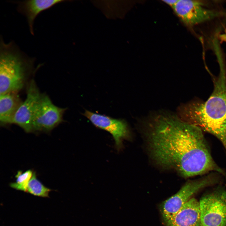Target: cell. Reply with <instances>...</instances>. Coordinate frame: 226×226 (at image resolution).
I'll return each instance as SVG.
<instances>
[{
	"mask_svg": "<svg viewBox=\"0 0 226 226\" xmlns=\"http://www.w3.org/2000/svg\"><path fill=\"white\" fill-rule=\"evenodd\" d=\"M65 1L62 0H28L15 1L17 10L26 18L30 33L34 35L33 25L37 16L42 11Z\"/></svg>",
	"mask_w": 226,
	"mask_h": 226,
	"instance_id": "11",
	"label": "cell"
},
{
	"mask_svg": "<svg viewBox=\"0 0 226 226\" xmlns=\"http://www.w3.org/2000/svg\"><path fill=\"white\" fill-rule=\"evenodd\" d=\"M82 114L96 127L111 134L118 150L121 148L123 140L128 138L129 136L128 125L123 119L114 118L86 110Z\"/></svg>",
	"mask_w": 226,
	"mask_h": 226,
	"instance_id": "8",
	"label": "cell"
},
{
	"mask_svg": "<svg viewBox=\"0 0 226 226\" xmlns=\"http://www.w3.org/2000/svg\"><path fill=\"white\" fill-rule=\"evenodd\" d=\"M200 226H226V190L220 189L199 201Z\"/></svg>",
	"mask_w": 226,
	"mask_h": 226,
	"instance_id": "5",
	"label": "cell"
},
{
	"mask_svg": "<svg viewBox=\"0 0 226 226\" xmlns=\"http://www.w3.org/2000/svg\"><path fill=\"white\" fill-rule=\"evenodd\" d=\"M33 173L34 172L31 170H28L24 172L18 171L15 175L16 181L11 183L10 186L16 190L25 192L27 185Z\"/></svg>",
	"mask_w": 226,
	"mask_h": 226,
	"instance_id": "14",
	"label": "cell"
},
{
	"mask_svg": "<svg viewBox=\"0 0 226 226\" xmlns=\"http://www.w3.org/2000/svg\"><path fill=\"white\" fill-rule=\"evenodd\" d=\"M218 181L216 175H210L186 183L175 194L164 201L161 206V211L164 221L166 223L201 189L210 186Z\"/></svg>",
	"mask_w": 226,
	"mask_h": 226,
	"instance_id": "4",
	"label": "cell"
},
{
	"mask_svg": "<svg viewBox=\"0 0 226 226\" xmlns=\"http://www.w3.org/2000/svg\"><path fill=\"white\" fill-rule=\"evenodd\" d=\"M41 94L34 80L32 79L27 88L26 98L16 112L12 124L19 126L27 133L33 132V118Z\"/></svg>",
	"mask_w": 226,
	"mask_h": 226,
	"instance_id": "9",
	"label": "cell"
},
{
	"mask_svg": "<svg viewBox=\"0 0 226 226\" xmlns=\"http://www.w3.org/2000/svg\"><path fill=\"white\" fill-rule=\"evenodd\" d=\"M219 63L220 73L208 99L182 104L176 113L183 121L215 136L226 150V73L222 62Z\"/></svg>",
	"mask_w": 226,
	"mask_h": 226,
	"instance_id": "2",
	"label": "cell"
},
{
	"mask_svg": "<svg viewBox=\"0 0 226 226\" xmlns=\"http://www.w3.org/2000/svg\"><path fill=\"white\" fill-rule=\"evenodd\" d=\"M178 0H162L167 4L170 6L172 8L175 5Z\"/></svg>",
	"mask_w": 226,
	"mask_h": 226,
	"instance_id": "15",
	"label": "cell"
},
{
	"mask_svg": "<svg viewBox=\"0 0 226 226\" xmlns=\"http://www.w3.org/2000/svg\"><path fill=\"white\" fill-rule=\"evenodd\" d=\"M22 102L17 93L0 94V122L4 126L12 124L14 115Z\"/></svg>",
	"mask_w": 226,
	"mask_h": 226,
	"instance_id": "12",
	"label": "cell"
},
{
	"mask_svg": "<svg viewBox=\"0 0 226 226\" xmlns=\"http://www.w3.org/2000/svg\"><path fill=\"white\" fill-rule=\"evenodd\" d=\"M35 59L21 51L13 41L0 39V94L17 93L32 70Z\"/></svg>",
	"mask_w": 226,
	"mask_h": 226,
	"instance_id": "3",
	"label": "cell"
},
{
	"mask_svg": "<svg viewBox=\"0 0 226 226\" xmlns=\"http://www.w3.org/2000/svg\"><path fill=\"white\" fill-rule=\"evenodd\" d=\"M219 36L220 40L226 43V29L225 30L224 33L220 35Z\"/></svg>",
	"mask_w": 226,
	"mask_h": 226,
	"instance_id": "16",
	"label": "cell"
},
{
	"mask_svg": "<svg viewBox=\"0 0 226 226\" xmlns=\"http://www.w3.org/2000/svg\"><path fill=\"white\" fill-rule=\"evenodd\" d=\"M172 8L180 20L190 26L223 15L221 12L207 7L206 3L201 1L178 0Z\"/></svg>",
	"mask_w": 226,
	"mask_h": 226,
	"instance_id": "7",
	"label": "cell"
},
{
	"mask_svg": "<svg viewBox=\"0 0 226 226\" xmlns=\"http://www.w3.org/2000/svg\"><path fill=\"white\" fill-rule=\"evenodd\" d=\"M51 190L45 186L37 178L36 173L33 175L29 181L25 192L34 196L43 197H48Z\"/></svg>",
	"mask_w": 226,
	"mask_h": 226,
	"instance_id": "13",
	"label": "cell"
},
{
	"mask_svg": "<svg viewBox=\"0 0 226 226\" xmlns=\"http://www.w3.org/2000/svg\"><path fill=\"white\" fill-rule=\"evenodd\" d=\"M67 109L55 105L47 95L41 94L33 118V132L51 131L63 121Z\"/></svg>",
	"mask_w": 226,
	"mask_h": 226,
	"instance_id": "6",
	"label": "cell"
},
{
	"mask_svg": "<svg viewBox=\"0 0 226 226\" xmlns=\"http://www.w3.org/2000/svg\"><path fill=\"white\" fill-rule=\"evenodd\" d=\"M166 223V226H200L199 202L191 198Z\"/></svg>",
	"mask_w": 226,
	"mask_h": 226,
	"instance_id": "10",
	"label": "cell"
},
{
	"mask_svg": "<svg viewBox=\"0 0 226 226\" xmlns=\"http://www.w3.org/2000/svg\"><path fill=\"white\" fill-rule=\"evenodd\" d=\"M142 121L152 155L158 164L185 178L212 171L224 174L199 127L165 110L151 113Z\"/></svg>",
	"mask_w": 226,
	"mask_h": 226,
	"instance_id": "1",
	"label": "cell"
}]
</instances>
